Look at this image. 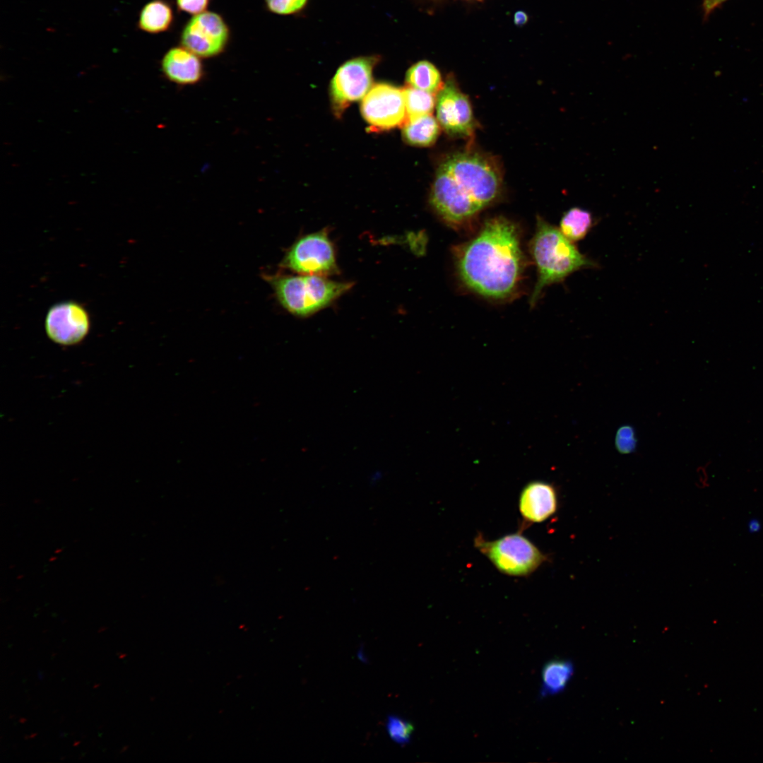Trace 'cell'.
<instances>
[{
    "mask_svg": "<svg viewBox=\"0 0 763 763\" xmlns=\"http://www.w3.org/2000/svg\"><path fill=\"white\" fill-rule=\"evenodd\" d=\"M529 250L536 265L538 275L530 298L531 306L536 303L545 287L562 282L579 270L598 266L559 228L540 217L537 219L536 230L529 244Z\"/></svg>",
    "mask_w": 763,
    "mask_h": 763,
    "instance_id": "obj_3",
    "label": "cell"
},
{
    "mask_svg": "<svg viewBox=\"0 0 763 763\" xmlns=\"http://www.w3.org/2000/svg\"><path fill=\"white\" fill-rule=\"evenodd\" d=\"M36 735H37V733H34V734L32 733V734H31V735H30V736H29V738H33V737H35V736Z\"/></svg>",
    "mask_w": 763,
    "mask_h": 763,
    "instance_id": "obj_33",
    "label": "cell"
},
{
    "mask_svg": "<svg viewBox=\"0 0 763 763\" xmlns=\"http://www.w3.org/2000/svg\"><path fill=\"white\" fill-rule=\"evenodd\" d=\"M406 83V85L435 95L444 83L437 67L425 60L418 61L408 69Z\"/></svg>",
    "mask_w": 763,
    "mask_h": 763,
    "instance_id": "obj_18",
    "label": "cell"
},
{
    "mask_svg": "<svg viewBox=\"0 0 763 763\" xmlns=\"http://www.w3.org/2000/svg\"><path fill=\"white\" fill-rule=\"evenodd\" d=\"M90 329L86 310L78 303L64 302L52 307L45 319V331L54 342L71 345L81 342Z\"/></svg>",
    "mask_w": 763,
    "mask_h": 763,
    "instance_id": "obj_11",
    "label": "cell"
},
{
    "mask_svg": "<svg viewBox=\"0 0 763 763\" xmlns=\"http://www.w3.org/2000/svg\"><path fill=\"white\" fill-rule=\"evenodd\" d=\"M574 673V666L568 660L548 662L542 672L541 697L557 694L563 691Z\"/></svg>",
    "mask_w": 763,
    "mask_h": 763,
    "instance_id": "obj_16",
    "label": "cell"
},
{
    "mask_svg": "<svg viewBox=\"0 0 763 763\" xmlns=\"http://www.w3.org/2000/svg\"><path fill=\"white\" fill-rule=\"evenodd\" d=\"M19 721H20V723H25L26 721V719H25L23 718H20Z\"/></svg>",
    "mask_w": 763,
    "mask_h": 763,
    "instance_id": "obj_31",
    "label": "cell"
},
{
    "mask_svg": "<svg viewBox=\"0 0 763 763\" xmlns=\"http://www.w3.org/2000/svg\"><path fill=\"white\" fill-rule=\"evenodd\" d=\"M386 728L391 740L401 745L410 742L413 731L411 723L396 715H390L387 718Z\"/></svg>",
    "mask_w": 763,
    "mask_h": 763,
    "instance_id": "obj_20",
    "label": "cell"
},
{
    "mask_svg": "<svg viewBox=\"0 0 763 763\" xmlns=\"http://www.w3.org/2000/svg\"><path fill=\"white\" fill-rule=\"evenodd\" d=\"M527 20V16L522 11L517 12L514 16V23L519 25H521Z\"/></svg>",
    "mask_w": 763,
    "mask_h": 763,
    "instance_id": "obj_26",
    "label": "cell"
},
{
    "mask_svg": "<svg viewBox=\"0 0 763 763\" xmlns=\"http://www.w3.org/2000/svg\"><path fill=\"white\" fill-rule=\"evenodd\" d=\"M726 1V0H704L703 8L705 16L709 15L712 11Z\"/></svg>",
    "mask_w": 763,
    "mask_h": 763,
    "instance_id": "obj_24",
    "label": "cell"
},
{
    "mask_svg": "<svg viewBox=\"0 0 763 763\" xmlns=\"http://www.w3.org/2000/svg\"><path fill=\"white\" fill-rule=\"evenodd\" d=\"M230 38V28L223 16L206 11L186 23L180 34V44L200 58L208 59L221 54Z\"/></svg>",
    "mask_w": 763,
    "mask_h": 763,
    "instance_id": "obj_7",
    "label": "cell"
},
{
    "mask_svg": "<svg viewBox=\"0 0 763 763\" xmlns=\"http://www.w3.org/2000/svg\"><path fill=\"white\" fill-rule=\"evenodd\" d=\"M502 183L501 171L492 158L474 151L458 152L437 168L430 202L448 225L461 227L496 201Z\"/></svg>",
    "mask_w": 763,
    "mask_h": 763,
    "instance_id": "obj_2",
    "label": "cell"
},
{
    "mask_svg": "<svg viewBox=\"0 0 763 763\" xmlns=\"http://www.w3.org/2000/svg\"><path fill=\"white\" fill-rule=\"evenodd\" d=\"M440 127L432 114L421 116L405 123L402 126L403 138L411 146H430L437 141Z\"/></svg>",
    "mask_w": 763,
    "mask_h": 763,
    "instance_id": "obj_15",
    "label": "cell"
},
{
    "mask_svg": "<svg viewBox=\"0 0 763 763\" xmlns=\"http://www.w3.org/2000/svg\"><path fill=\"white\" fill-rule=\"evenodd\" d=\"M23 575H19V576H18L17 577V579H21V578H23Z\"/></svg>",
    "mask_w": 763,
    "mask_h": 763,
    "instance_id": "obj_34",
    "label": "cell"
},
{
    "mask_svg": "<svg viewBox=\"0 0 763 763\" xmlns=\"http://www.w3.org/2000/svg\"><path fill=\"white\" fill-rule=\"evenodd\" d=\"M61 551H62V549H61V548H57V549H56V550H54V553H59V552H61Z\"/></svg>",
    "mask_w": 763,
    "mask_h": 763,
    "instance_id": "obj_29",
    "label": "cell"
},
{
    "mask_svg": "<svg viewBox=\"0 0 763 763\" xmlns=\"http://www.w3.org/2000/svg\"><path fill=\"white\" fill-rule=\"evenodd\" d=\"M557 508L556 490L548 483L539 480L530 482L521 492L519 511L528 521L543 522L554 514Z\"/></svg>",
    "mask_w": 763,
    "mask_h": 763,
    "instance_id": "obj_12",
    "label": "cell"
},
{
    "mask_svg": "<svg viewBox=\"0 0 763 763\" xmlns=\"http://www.w3.org/2000/svg\"><path fill=\"white\" fill-rule=\"evenodd\" d=\"M127 748H128V746H125V747H124L122 748V750H121V753L124 752V751H125V750H126Z\"/></svg>",
    "mask_w": 763,
    "mask_h": 763,
    "instance_id": "obj_32",
    "label": "cell"
},
{
    "mask_svg": "<svg viewBox=\"0 0 763 763\" xmlns=\"http://www.w3.org/2000/svg\"><path fill=\"white\" fill-rule=\"evenodd\" d=\"M272 283L280 304L299 317H307L324 309L352 287L350 283L303 274L278 276Z\"/></svg>",
    "mask_w": 763,
    "mask_h": 763,
    "instance_id": "obj_4",
    "label": "cell"
},
{
    "mask_svg": "<svg viewBox=\"0 0 763 763\" xmlns=\"http://www.w3.org/2000/svg\"><path fill=\"white\" fill-rule=\"evenodd\" d=\"M458 274L472 292L495 300L519 289L525 266L519 231L504 217L485 221L478 233L454 250Z\"/></svg>",
    "mask_w": 763,
    "mask_h": 763,
    "instance_id": "obj_1",
    "label": "cell"
},
{
    "mask_svg": "<svg viewBox=\"0 0 763 763\" xmlns=\"http://www.w3.org/2000/svg\"><path fill=\"white\" fill-rule=\"evenodd\" d=\"M174 21L172 7L166 0H150L140 11L137 27L148 34L167 31Z\"/></svg>",
    "mask_w": 763,
    "mask_h": 763,
    "instance_id": "obj_14",
    "label": "cell"
},
{
    "mask_svg": "<svg viewBox=\"0 0 763 763\" xmlns=\"http://www.w3.org/2000/svg\"><path fill=\"white\" fill-rule=\"evenodd\" d=\"M160 65L165 77L177 85L196 84L204 74L201 58L182 45L168 49Z\"/></svg>",
    "mask_w": 763,
    "mask_h": 763,
    "instance_id": "obj_13",
    "label": "cell"
},
{
    "mask_svg": "<svg viewBox=\"0 0 763 763\" xmlns=\"http://www.w3.org/2000/svg\"><path fill=\"white\" fill-rule=\"evenodd\" d=\"M437 119L448 134L468 137L475 128L472 106L466 95L449 78L436 96Z\"/></svg>",
    "mask_w": 763,
    "mask_h": 763,
    "instance_id": "obj_10",
    "label": "cell"
},
{
    "mask_svg": "<svg viewBox=\"0 0 763 763\" xmlns=\"http://www.w3.org/2000/svg\"><path fill=\"white\" fill-rule=\"evenodd\" d=\"M378 57H360L343 63L330 84L335 115L340 117L353 102L362 99L372 86V72Z\"/></svg>",
    "mask_w": 763,
    "mask_h": 763,
    "instance_id": "obj_6",
    "label": "cell"
},
{
    "mask_svg": "<svg viewBox=\"0 0 763 763\" xmlns=\"http://www.w3.org/2000/svg\"><path fill=\"white\" fill-rule=\"evenodd\" d=\"M407 122L417 117L431 114L436 105L437 95L408 85L403 88Z\"/></svg>",
    "mask_w": 763,
    "mask_h": 763,
    "instance_id": "obj_19",
    "label": "cell"
},
{
    "mask_svg": "<svg viewBox=\"0 0 763 763\" xmlns=\"http://www.w3.org/2000/svg\"><path fill=\"white\" fill-rule=\"evenodd\" d=\"M79 743H80V742H76V743H75L73 744V745H74V746H76V745H78V744H79Z\"/></svg>",
    "mask_w": 763,
    "mask_h": 763,
    "instance_id": "obj_35",
    "label": "cell"
},
{
    "mask_svg": "<svg viewBox=\"0 0 763 763\" xmlns=\"http://www.w3.org/2000/svg\"><path fill=\"white\" fill-rule=\"evenodd\" d=\"M57 559V557H50V558L49 559V562H53V561L56 560Z\"/></svg>",
    "mask_w": 763,
    "mask_h": 763,
    "instance_id": "obj_28",
    "label": "cell"
},
{
    "mask_svg": "<svg viewBox=\"0 0 763 763\" xmlns=\"http://www.w3.org/2000/svg\"><path fill=\"white\" fill-rule=\"evenodd\" d=\"M593 214L587 209L574 206L566 211L560 222V230L573 242L584 239L594 225Z\"/></svg>",
    "mask_w": 763,
    "mask_h": 763,
    "instance_id": "obj_17",
    "label": "cell"
},
{
    "mask_svg": "<svg viewBox=\"0 0 763 763\" xmlns=\"http://www.w3.org/2000/svg\"><path fill=\"white\" fill-rule=\"evenodd\" d=\"M475 546L499 572L510 576H528L546 560L540 550L520 533L492 541L477 536Z\"/></svg>",
    "mask_w": 763,
    "mask_h": 763,
    "instance_id": "obj_5",
    "label": "cell"
},
{
    "mask_svg": "<svg viewBox=\"0 0 763 763\" xmlns=\"http://www.w3.org/2000/svg\"><path fill=\"white\" fill-rule=\"evenodd\" d=\"M284 265L303 275L326 276L337 271L335 249L326 231L307 235L290 247Z\"/></svg>",
    "mask_w": 763,
    "mask_h": 763,
    "instance_id": "obj_9",
    "label": "cell"
},
{
    "mask_svg": "<svg viewBox=\"0 0 763 763\" xmlns=\"http://www.w3.org/2000/svg\"><path fill=\"white\" fill-rule=\"evenodd\" d=\"M210 1L211 0H175L177 8L179 11L193 16L206 11Z\"/></svg>",
    "mask_w": 763,
    "mask_h": 763,
    "instance_id": "obj_23",
    "label": "cell"
},
{
    "mask_svg": "<svg viewBox=\"0 0 763 763\" xmlns=\"http://www.w3.org/2000/svg\"><path fill=\"white\" fill-rule=\"evenodd\" d=\"M106 629H107V627H101V628H100V629L98 630V632H103V631H104V630H105Z\"/></svg>",
    "mask_w": 763,
    "mask_h": 763,
    "instance_id": "obj_30",
    "label": "cell"
},
{
    "mask_svg": "<svg viewBox=\"0 0 763 763\" xmlns=\"http://www.w3.org/2000/svg\"><path fill=\"white\" fill-rule=\"evenodd\" d=\"M762 529V524L758 519L752 518L747 523V531L750 533H757Z\"/></svg>",
    "mask_w": 763,
    "mask_h": 763,
    "instance_id": "obj_25",
    "label": "cell"
},
{
    "mask_svg": "<svg viewBox=\"0 0 763 763\" xmlns=\"http://www.w3.org/2000/svg\"><path fill=\"white\" fill-rule=\"evenodd\" d=\"M117 654L119 655V657L120 658H124V657H125V656H126V653H118Z\"/></svg>",
    "mask_w": 763,
    "mask_h": 763,
    "instance_id": "obj_27",
    "label": "cell"
},
{
    "mask_svg": "<svg viewBox=\"0 0 763 763\" xmlns=\"http://www.w3.org/2000/svg\"><path fill=\"white\" fill-rule=\"evenodd\" d=\"M360 110L372 131L402 127L407 122L403 88L386 83L373 84L362 98Z\"/></svg>",
    "mask_w": 763,
    "mask_h": 763,
    "instance_id": "obj_8",
    "label": "cell"
},
{
    "mask_svg": "<svg viewBox=\"0 0 763 763\" xmlns=\"http://www.w3.org/2000/svg\"><path fill=\"white\" fill-rule=\"evenodd\" d=\"M636 442L634 432L631 427L624 426L618 430L615 437V445L620 453L632 452L635 448Z\"/></svg>",
    "mask_w": 763,
    "mask_h": 763,
    "instance_id": "obj_22",
    "label": "cell"
},
{
    "mask_svg": "<svg viewBox=\"0 0 763 763\" xmlns=\"http://www.w3.org/2000/svg\"><path fill=\"white\" fill-rule=\"evenodd\" d=\"M307 0H265L266 8L278 15H290L302 10Z\"/></svg>",
    "mask_w": 763,
    "mask_h": 763,
    "instance_id": "obj_21",
    "label": "cell"
}]
</instances>
